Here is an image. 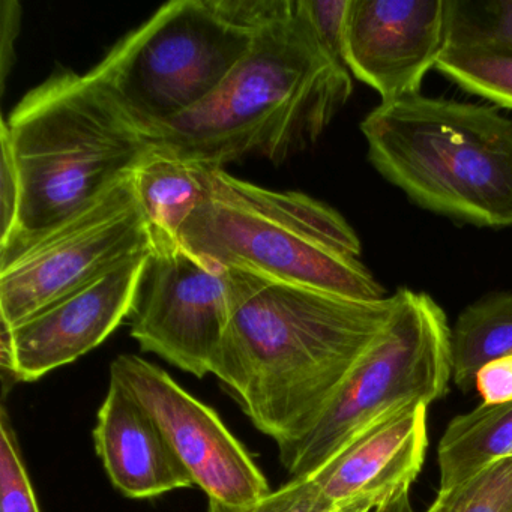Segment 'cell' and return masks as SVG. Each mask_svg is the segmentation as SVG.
<instances>
[{
  "label": "cell",
  "mask_w": 512,
  "mask_h": 512,
  "mask_svg": "<svg viewBox=\"0 0 512 512\" xmlns=\"http://www.w3.org/2000/svg\"><path fill=\"white\" fill-rule=\"evenodd\" d=\"M229 274L232 319L212 374L281 451L310 433L350 371L385 334L397 293L362 301Z\"/></svg>",
  "instance_id": "cell-1"
},
{
  "label": "cell",
  "mask_w": 512,
  "mask_h": 512,
  "mask_svg": "<svg viewBox=\"0 0 512 512\" xmlns=\"http://www.w3.org/2000/svg\"><path fill=\"white\" fill-rule=\"evenodd\" d=\"M352 76L295 0L254 35L220 88L185 115L149 128L152 145L223 169L248 157L281 164L313 146L349 103Z\"/></svg>",
  "instance_id": "cell-2"
},
{
  "label": "cell",
  "mask_w": 512,
  "mask_h": 512,
  "mask_svg": "<svg viewBox=\"0 0 512 512\" xmlns=\"http://www.w3.org/2000/svg\"><path fill=\"white\" fill-rule=\"evenodd\" d=\"M19 173V221L0 248L34 238L130 176L152 148L148 131L94 73L58 70L2 121Z\"/></svg>",
  "instance_id": "cell-3"
},
{
  "label": "cell",
  "mask_w": 512,
  "mask_h": 512,
  "mask_svg": "<svg viewBox=\"0 0 512 512\" xmlns=\"http://www.w3.org/2000/svg\"><path fill=\"white\" fill-rule=\"evenodd\" d=\"M371 166L419 208L488 229L512 226V119L422 94L361 122Z\"/></svg>",
  "instance_id": "cell-4"
},
{
  "label": "cell",
  "mask_w": 512,
  "mask_h": 512,
  "mask_svg": "<svg viewBox=\"0 0 512 512\" xmlns=\"http://www.w3.org/2000/svg\"><path fill=\"white\" fill-rule=\"evenodd\" d=\"M179 239L229 271L362 301L388 296L362 260L361 239L337 209L224 169L209 172L205 199Z\"/></svg>",
  "instance_id": "cell-5"
},
{
  "label": "cell",
  "mask_w": 512,
  "mask_h": 512,
  "mask_svg": "<svg viewBox=\"0 0 512 512\" xmlns=\"http://www.w3.org/2000/svg\"><path fill=\"white\" fill-rule=\"evenodd\" d=\"M388 329L350 371L307 436L281 449L293 478L319 470L380 418L412 404L430 406L452 379L451 326L428 293L400 287Z\"/></svg>",
  "instance_id": "cell-6"
},
{
  "label": "cell",
  "mask_w": 512,
  "mask_h": 512,
  "mask_svg": "<svg viewBox=\"0 0 512 512\" xmlns=\"http://www.w3.org/2000/svg\"><path fill=\"white\" fill-rule=\"evenodd\" d=\"M254 35L227 22L214 0H175L119 41L92 71L148 131L208 100Z\"/></svg>",
  "instance_id": "cell-7"
},
{
  "label": "cell",
  "mask_w": 512,
  "mask_h": 512,
  "mask_svg": "<svg viewBox=\"0 0 512 512\" xmlns=\"http://www.w3.org/2000/svg\"><path fill=\"white\" fill-rule=\"evenodd\" d=\"M151 250L131 173L52 229L0 248V319L17 325Z\"/></svg>",
  "instance_id": "cell-8"
},
{
  "label": "cell",
  "mask_w": 512,
  "mask_h": 512,
  "mask_svg": "<svg viewBox=\"0 0 512 512\" xmlns=\"http://www.w3.org/2000/svg\"><path fill=\"white\" fill-rule=\"evenodd\" d=\"M232 311L226 268L181 241L152 244L131 316V337L143 352L203 379L214 373Z\"/></svg>",
  "instance_id": "cell-9"
},
{
  "label": "cell",
  "mask_w": 512,
  "mask_h": 512,
  "mask_svg": "<svg viewBox=\"0 0 512 512\" xmlns=\"http://www.w3.org/2000/svg\"><path fill=\"white\" fill-rule=\"evenodd\" d=\"M110 376L151 413L194 485L209 500L242 506L271 493L268 479L220 416L163 368L137 355H121L112 362Z\"/></svg>",
  "instance_id": "cell-10"
},
{
  "label": "cell",
  "mask_w": 512,
  "mask_h": 512,
  "mask_svg": "<svg viewBox=\"0 0 512 512\" xmlns=\"http://www.w3.org/2000/svg\"><path fill=\"white\" fill-rule=\"evenodd\" d=\"M446 35V0H349L341 61L389 103L421 94Z\"/></svg>",
  "instance_id": "cell-11"
},
{
  "label": "cell",
  "mask_w": 512,
  "mask_h": 512,
  "mask_svg": "<svg viewBox=\"0 0 512 512\" xmlns=\"http://www.w3.org/2000/svg\"><path fill=\"white\" fill-rule=\"evenodd\" d=\"M151 251L11 326L17 382L77 361L133 316Z\"/></svg>",
  "instance_id": "cell-12"
},
{
  "label": "cell",
  "mask_w": 512,
  "mask_h": 512,
  "mask_svg": "<svg viewBox=\"0 0 512 512\" xmlns=\"http://www.w3.org/2000/svg\"><path fill=\"white\" fill-rule=\"evenodd\" d=\"M428 449V406L412 404L380 418L310 475L335 509H373L407 493Z\"/></svg>",
  "instance_id": "cell-13"
},
{
  "label": "cell",
  "mask_w": 512,
  "mask_h": 512,
  "mask_svg": "<svg viewBox=\"0 0 512 512\" xmlns=\"http://www.w3.org/2000/svg\"><path fill=\"white\" fill-rule=\"evenodd\" d=\"M94 443L110 481L124 496L152 499L196 487L151 413L112 376L98 412Z\"/></svg>",
  "instance_id": "cell-14"
},
{
  "label": "cell",
  "mask_w": 512,
  "mask_h": 512,
  "mask_svg": "<svg viewBox=\"0 0 512 512\" xmlns=\"http://www.w3.org/2000/svg\"><path fill=\"white\" fill-rule=\"evenodd\" d=\"M211 167L152 145L133 172L134 190L154 242L181 241L182 227L208 191Z\"/></svg>",
  "instance_id": "cell-15"
},
{
  "label": "cell",
  "mask_w": 512,
  "mask_h": 512,
  "mask_svg": "<svg viewBox=\"0 0 512 512\" xmlns=\"http://www.w3.org/2000/svg\"><path fill=\"white\" fill-rule=\"evenodd\" d=\"M512 457V401L482 403L449 422L437 446L439 491L475 478L488 467Z\"/></svg>",
  "instance_id": "cell-16"
},
{
  "label": "cell",
  "mask_w": 512,
  "mask_h": 512,
  "mask_svg": "<svg viewBox=\"0 0 512 512\" xmlns=\"http://www.w3.org/2000/svg\"><path fill=\"white\" fill-rule=\"evenodd\" d=\"M452 380L463 392L475 386L488 362L512 356V292L497 290L467 305L451 328Z\"/></svg>",
  "instance_id": "cell-17"
},
{
  "label": "cell",
  "mask_w": 512,
  "mask_h": 512,
  "mask_svg": "<svg viewBox=\"0 0 512 512\" xmlns=\"http://www.w3.org/2000/svg\"><path fill=\"white\" fill-rule=\"evenodd\" d=\"M436 70L463 91L512 112V47L446 46Z\"/></svg>",
  "instance_id": "cell-18"
},
{
  "label": "cell",
  "mask_w": 512,
  "mask_h": 512,
  "mask_svg": "<svg viewBox=\"0 0 512 512\" xmlns=\"http://www.w3.org/2000/svg\"><path fill=\"white\" fill-rule=\"evenodd\" d=\"M446 46L512 47V0H446Z\"/></svg>",
  "instance_id": "cell-19"
},
{
  "label": "cell",
  "mask_w": 512,
  "mask_h": 512,
  "mask_svg": "<svg viewBox=\"0 0 512 512\" xmlns=\"http://www.w3.org/2000/svg\"><path fill=\"white\" fill-rule=\"evenodd\" d=\"M425 512H512V457L448 491H437Z\"/></svg>",
  "instance_id": "cell-20"
},
{
  "label": "cell",
  "mask_w": 512,
  "mask_h": 512,
  "mask_svg": "<svg viewBox=\"0 0 512 512\" xmlns=\"http://www.w3.org/2000/svg\"><path fill=\"white\" fill-rule=\"evenodd\" d=\"M0 512H41L5 407L0 416Z\"/></svg>",
  "instance_id": "cell-21"
},
{
  "label": "cell",
  "mask_w": 512,
  "mask_h": 512,
  "mask_svg": "<svg viewBox=\"0 0 512 512\" xmlns=\"http://www.w3.org/2000/svg\"><path fill=\"white\" fill-rule=\"evenodd\" d=\"M208 512H337V509L323 496L316 482L305 476L292 478L277 491L248 505H224L209 500Z\"/></svg>",
  "instance_id": "cell-22"
},
{
  "label": "cell",
  "mask_w": 512,
  "mask_h": 512,
  "mask_svg": "<svg viewBox=\"0 0 512 512\" xmlns=\"http://www.w3.org/2000/svg\"><path fill=\"white\" fill-rule=\"evenodd\" d=\"M218 13L239 28L254 32L281 19L295 7V0H214Z\"/></svg>",
  "instance_id": "cell-23"
},
{
  "label": "cell",
  "mask_w": 512,
  "mask_h": 512,
  "mask_svg": "<svg viewBox=\"0 0 512 512\" xmlns=\"http://www.w3.org/2000/svg\"><path fill=\"white\" fill-rule=\"evenodd\" d=\"M299 2L323 46L341 61L344 23H346L349 0H299Z\"/></svg>",
  "instance_id": "cell-24"
},
{
  "label": "cell",
  "mask_w": 512,
  "mask_h": 512,
  "mask_svg": "<svg viewBox=\"0 0 512 512\" xmlns=\"http://www.w3.org/2000/svg\"><path fill=\"white\" fill-rule=\"evenodd\" d=\"M2 143V163H0V205H2V226H0V244H4L13 235L16 230L17 221L20 214V200H22V190H20L19 173H17L16 163H14L13 154L4 140Z\"/></svg>",
  "instance_id": "cell-25"
},
{
  "label": "cell",
  "mask_w": 512,
  "mask_h": 512,
  "mask_svg": "<svg viewBox=\"0 0 512 512\" xmlns=\"http://www.w3.org/2000/svg\"><path fill=\"white\" fill-rule=\"evenodd\" d=\"M22 25V5L17 0L0 2V92L7 88L8 76L16 61V43Z\"/></svg>",
  "instance_id": "cell-26"
},
{
  "label": "cell",
  "mask_w": 512,
  "mask_h": 512,
  "mask_svg": "<svg viewBox=\"0 0 512 512\" xmlns=\"http://www.w3.org/2000/svg\"><path fill=\"white\" fill-rule=\"evenodd\" d=\"M475 386L488 406L512 401V356L484 365L476 374Z\"/></svg>",
  "instance_id": "cell-27"
},
{
  "label": "cell",
  "mask_w": 512,
  "mask_h": 512,
  "mask_svg": "<svg viewBox=\"0 0 512 512\" xmlns=\"http://www.w3.org/2000/svg\"><path fill=\"white\" fill-rule=\"evenodd\" d=\"M371 512H415V509H413L409 491H407V493L400 494V496L389 500L385 505L379 506Z\"/></svg>",
  "instance_id": "cell-28"
},
{
  "label": "cell",
  "mask_w": 512,
  "mask_h": 512,
  "mask_svg": "<svg viewBox=\"0 0 512 512\" xmlns=\"http://www.w3.org/2000/svg\"><path fill=\"white\" fill-rule=\"evenodd\" d=\"M337 512H371L370 509L364 508V506H347V508L338 509Z\"/></svg>",
  "instance_id": "cell-29"
}]
</instances>
